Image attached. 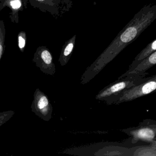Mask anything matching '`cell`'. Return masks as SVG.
Segmentation results:
<instances>
[{"instance_id":"cell-1","label":"cell","mask_w":156,"mask_h":156,"mask_svg":"<svg viewBox=\"0 0 156 156\" xmlns=\"http://www.w3.org/2000/svg\"><path fill=\"white\" fill-rule=\"evenodd\" d=\"M156 19V5L144 6L118 34L112 42L88 66L81 78V83L85 84L94 78L109 63L127 46L132 43Z\"/></svg>"},{"instance_id":"cell-2","label":"cell","mask_w":156,"mask_h":156,"mask_svg":"<svg viewBox=\"0 0 156 156\" xmlns=\"http://www.w3.org/2000/svg\"><path fill=\"white\" fill-rule=\"evenodd\" d=\"M156 89V75L147 77V80L105 101L107 105H119L129 102L154 93Z\"/></svg>"},{"instance_id":"cell-3","label":"cell","mask_w":156,"mask_h":156,"mask_svg":"<svg viewBox=\"0 0 156 156\" xmlns=\"http://www.w3.org/2000/svg\"><path fill=\"white\" fill-rule=\"evenodd\" d=\"M147 73L138 74H129L125 77L111 83L100 90L96 95L97 100L105 102L110 98L113 97L123 91L130 88L147 80L148 75Z\"/></svg>"},{"instance_id":"cell-4","label":"cell","mask_w":156,"mask_h":156,"mask_svg":"<svg viewBox=\"0 0 156 156\" xmlns=\"http://www.w3.org/2000/svg\"><path fill=\"white\" fill-rule=\"evenodd\" d=\"M121 131L132 138L131 143L133 144L142 141L150 144H156V121L154 119H144L137 126Z\"/></svg>"},{"instance_id":"cell-5","label":"cell","mask_w":156,"mask_h":156,"mask_svg":"<svg viewBox=\"0 0 156 156\" xmlns=\"http://www.w3.org/2000/svg\"><path fill=\"white\" fill-rule=\"evenodd\" d=\"M32 111L45 121L51 119L53 107L48 96L39 88L34 94V100L31 106Z\"/></svg>"},{"instance_id":"cell-6","label":"cell","mask_w":156,"mask_h":156,"mask_svg":"<svg viewBox=\"0 0 156 156\" xmlns=\"http://www.w3.org/2000/svg\"><path fill=\"white\" fill-rule=\"evenodd\" d=\"M33 62L45 74L53 76L56 72L52 55L45 46H40L37 48L34 55Z\"/></svg>"},{"instance_id":"cell-7","label":"cell","mask_w":156,"mask_h":156,"mask_svg":"<svg viewBox=\"0 0 156 156\" xmlns=\"http://www.w3.org/2000/svg\"><path fill=\"white\" fill-rule=\"evenodd\" d=\"M31 6L42 12H49L53 16L60 15V10L66 0H28Z\"/></svg>"},{"instance_id":"cell-8","label":"cell","mask_w":156,"mask_h":156,"mask_svg":"<svg viewBox=\"0 0 156 156\" xmlns=\"http://www.w3.org/2000/svg\"><path fill=\"white\" fill-rule=\"evenodd\" d=\"M28 0H0V11L8 7L11 9L10 19L13 23H19V12L27 8Z\"/></svg>"},{"instance_id":"cell-9","label":"cell","mask_w":156,"mask_h":156,"mask_svg":"<svg viewBox=\"0 0 156 156\" xmlns=\"http://www.w3.org/2000/svg\"><path fill=\"white\" fill-rule=\"evenodd\" d=\"M156 64V51H154L149 56L140 62L130 71L126 72L125 73L120 76L118 78V79L123 78L129 74H138L146 73L147 70L153 67Z\"/></svg>"},{"instance_id":"cell-10","label":"cell","mask_w":156,"mask_h":156,"mask_svg":"<svg viewBox=\"0 0 156 156\" xmlns=\"http://www.w3.org/2000/svg\"><path fill=\"white\" fill-rule=\"evenodd\" d=\"M76 34L73 36L64 44L59 58V62L61 66L67 64L73 54L76 45Z\"/></svg>"},{"instance_id":"cell-11","label":"cell","mask_w":156,"mask_h":156,"mask_svg":"<svg viewBox=\"0 0 156 156\" xmlns=\"http://www.w3.org/2000/svg\"><path fill=\"white\" fill-rule=\"evenodd\" d=\"M156 51V40L154 39L145 48L143 49L137 55H136L134 61L132 62L129 67L128 70L126 72L130 71L136 66L140 62L144 60L145 58L149 56L152 53Z\"/></svg>"},{"instance_id":"cell-12","label":"cell","mask_w":156,"mask_h":156,"mask_svg":"<svg viewBox=\"0 0 156 156\" xmlns=\"http://www.w3.org/2000/svg\"><path fill=\"white\" fill-rule=\"evenodd\" d=\"M156 144L148 146H139L135 147L132 156H156Z\"/></svg>"},{"instance_id":"cell-13","label":"cell","mask_w":156,"mask_h":156,"mask_svg":"<svg viewBox=\"0 0 156 156\" xmlns=\"http://www.w3.org/2000/svg\"><path fill=\"white\" fill-rule=\"evenodd\" d=\"M6 30L3 20H0V61L5 51Z\"/></svg>"},{"instance_id":"cell-14","label":"cell","mask_w":156,"mask_h":156,"mask_svg":"<svg viewBox=\"0 0 156 156\" xmlns=\"http://www.w3.org/2000/svg\"><path fill=\"white\" fill-rule=\"evenodd\" d=\"M18 46L21 51L22 52H23L25 49L26 40H27L26 33L24 31L20 32L18 34Z\"/></svg>"},{"instance_id":"cell-15","label":"cell","mask_w":156,"mask_h":156,"mask_svg":"<svg viewBox=\"0 0 156 156\" xmlns=\"http://www.w3.org/2000/svg\"><path fill=\"white\" fill-rule=\"evenodd\" d=\"M15 114V112L12 110L0 112V127L9 121Z\"/></svg>"}]
</instances>
